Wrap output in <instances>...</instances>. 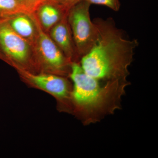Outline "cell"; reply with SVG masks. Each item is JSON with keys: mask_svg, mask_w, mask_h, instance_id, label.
<instances>
[{"mask_svg": "<svg viewBox=\"0 0 158 158\" xmlns=\"http://www.w3.org/2000/svg\"><path fill=\"white\" fill-rule=\"evenodd\" d=\"M20 71L24 77L29 81L58 98L65 99L69 96V83L63 77L47 73L34 74L25 70Z\"/></svg>", "mask_w": 158, "mask_h": 158, "instance_id": "8992f818", "label": "cell"}, {"mask_svg": "<svg viewBox=\"0 0 158 158\" xmlns=\"http://www.w3.org/2000/svg\"><path fill=\"white\" fill-rule=\"evenodd\" d=\"M35 62L47 71L58 75L69 74L72 62L38 23L37 38L32 44Z\"/></svg>", "mask_w": 158, "mask_h": 158, "instance_id": "277c9868", "label": "cell"}, {"mask_svg": "<svg viewBox=\"0 0 158 158\" xmlns=\"http://www.w3.org/2000/svg\"><path fill=\"white\" fill-rule=\"evenodd\" d=\"M68 11L71 8L83 0H49Z\"/></svg>", "mask_w": 158, "mask_h": 158, "instance_id": "7c38bea8", "label": "cell"}, {"mask_svg": "<svg viewBox=\"0 0 158 158\" xmlns=\"http://www.w3.org/2000/svg\"><path fill=\"white\" fill-rule=\"evenodd\" d=\"M19 2L31 12L34 13L38 5L43 0H17Z\"/></svg>", "mask_w": 158, "mask_h": 158, "instance_id": "4fadbf2b", "label": "cell"}, {"mask_svg": "<svg viewBox=\"0 0 158 158\" xmlns=\"http://www.w3.org/2000/svg\"><path fill=\"white\" fill-rule=\"evenodd\" d=\"M68 11L49 0H43L34 12L41 28L46 33L67 15Z\"/></svg>", "mask_w": 158, "mask_h": 158, "instance_id": "ba28073f", "label": "cell"}, {"mask_svg": "<svg viewBox=\"0 0 158 158\" xmlns=\"http://www.w3.org/2000/svg\"><path fill=\"white\" fill-rule=\"evenodd\" d=\"M20 13H33L17 0H0V22L7 21L15 15Z\"/></svg>", "mask_w": 158, "mask_h": 158, "instance_id": "30bf717a", "label": "cell"}, {"mask_svg": "<svg viewBox=\"0 0 158 158\" xmlns=\"http://www.w3.org/2000/svg\"><path fill=\"white\" fill-rule=\"evenodd\" d=\"M90 5H101L106 6L113 11H118L121 6L119 0H85Z\"/></svg>", "mask_w": 158, "mask_h": 158, "instance_id": "8fae6325", "label": "cell"}, {"mask_svg": "<svg viewBox=\"0 0 158 158\" xmlns=\"http://www.w3.org/2000/svg\"><path fill=\"white\" fill-rule=\"evenodd\" d=\"M67 15L54 26L48 34L71 62H78V59L80 58L67 21Z\"/></svg>", "mask_w": 158, "mask_h": 158, "instance_id": "52a82bcc", "label": "cell"}, {"mask_svg": "<svg viewBox=\"0 0 158 158\" xmlns=\"http://www.w3.org/2000/svg\"><path fill=\"white\" fill-rule=\"evenodd\" d=\"M0 59H3V60H5V61H7L6 57L5 56L4 54L2 52L1 47H0Z\"/></svg>", "mask_w": 158, "mask_h": 158, "instance_id": "5bb4252c", "label": "cell"}, {"mask_svg": "<svg viewBox=\"0 0 158 158\" xmlns=\"http://www.w3.org/2000/svg\"><path fill=\"white\" fill-rule=\"evenodd\" d=\"M98 32L96 43L81 58V66L88 75L98 80L127 82L128 67L133 61L137 40L128 39L112 19H95Z\"/></svg>", "mask_w": 158, "mask_h": 158, "instance_id": "6da1fadb", "label": "cell"}, {"mask_svg": "<svg viewBox=\"0 0 158 158\" xmlns=\"http://www.w3.org/2000/svg\"><path fill=\"white\" fill-rule=\"evenodd\" d=\"M7 21L15 33L33 44L38 32V23L34 13H18Z\"/></svg>", "mask_w": 158, "mask_h": 158, "instance_id": "9c48e42d", "label": "cell"}, {"mask_svg": "<svg viewBox=\"0 0 158 158\" xmlns=\"http://www.w3.org/2000/svg\"><path fill=\"white\" fill-rule=\"evenodd\" d=\"M90 4L83 0L69 10L67 19L80 58L88 53L98 37L96 26L90 19Z\"/></svg>", "mask_w": 158, "mask_h": 158, "instance_id": "3957f363", "label": "cell"}, {"mask_svg": "<svg viewBox=\"0 0 158 158\" xmlns=\"http://www.w3.org/2000/svg\"><path fill=\"white\" fill-rule=\"evenodd\" d=\"M69 76L73 83V99L84 113L86 123L100 121L120 107L121 97L128 82L112 81L102 85L76 62L71 64Z\"/></svg>", "mask_w": 158, "mask_h": 158, "instance_id": "7a4b0ae2", "label": "cell"}, {"mask_svg": "<svg viewBox=\"0 0 158 158\" xmlns=\"http://www.w3.org/2000/svg\"><path fill=\"white\" fill-rule=\"evenodd\" d=\"M0 47L8 62L22 67L35 62L33 46L15 33L7 21L0 22Z\"/></svg>", "mask_w": 158, "mask_h": 158, "instance_id": "5b68a950", "label": "cell"}]
</instances>
